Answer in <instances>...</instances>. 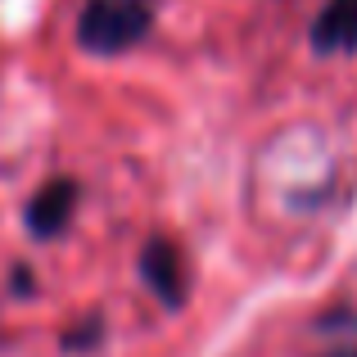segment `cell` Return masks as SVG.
<instances>
[{"mask_svg": "<svg viewBox=\"0 0 357 357\" xmlns=\"http://www.w3.org/2000/svg\"><path fill=\"white\" fill-rule=\"evenodd\" d=\"M73 213H77V181L54 176V181H45L41 190L27 199V231H32L36 240H54V236L68 231Z\"/></svg>", "mask_w": 357, "mask_h": 357, "instance_id": "cell-3", "label": "cell"}, {"mask_svg": "<svg viewBox=\"0 0 357 357\" xmlns=\"http://www.w3.org/2000/svg\"><path fill=\"white\" fill-rule=\"evenodd\" d=\"M140 280L167 312H176L185 303V267H181V253H176L172 240H163V236L145 240V249H140Z\"/></svg>", "mask_w": 357, "mask_h": 357, "instance_id": "cell-2", "label": "cell"}, {"mask_svg": "<svg viewBox=\"0 0 357 357\" xmlns=\"http://www.w3.org/2000/svg\"><path fill=\"white\" fill-rule=\"evenodd\" d=\"M312 50L321 59L335 54H353L357 50V0H326L312 18Z\"/></svg>", "mask_w": 357, "mask_h": 357, "instance_id": "cell-4", "label": "cell"}, {"mask_svg": "<svg viewBox=\"0 0 357 357\" xmlns=\"http://www.w3.org/2000/svg\"><path fill=\"white\" fill-rule=\"evenodd\" d=\"M27 267H14V294H32V285H27Z\"/></svg>", "mask_w": 357, "mask_h": 357, "instance_id": "cell-6", "label": "cell"}, {"mask_svg": "<svg viewBox=\"0 0 357 357\" xmlns=\"http://www.w3.org/2000/svg\"><path fill=\"white\" fill-rule=\"evenodd\" d=\"M158 9H163V0H82L73 41L96 59L127 54L154 32Z\"/></svg>", "mask_w": 357, "mask_h": 357, "instance_id": "cell-1", "label": "cell"}, {"mask_svg": "<svg viewBox=\"0 0 357 357\" xmlns=\"http://www.w3.org/2000/svg\"><path fill=\"white\" fill-rule=\"evenodd\" d=\"M96 340H100V321H91L82 335H68V340H63V349H86V344H96Z\"/></svg>", "mask_w": 357, "mask_h": 357, "instance_id": "cell-5", "label": "cell"}, {"mask_svg": "<svg viewBox=\"0 0 357 357\" xmlns=\"http://www.w3.org/2000/svg\"><path fill=\"white\" fill-rule=\"evenodd\" d=\"M321 357H357V344H340V349H331V353H321Z\"/></svg>", "mask_w": 357, "mask_h": 357, "instance_id": "cell-7", "label": "cell"}]
</instances>
